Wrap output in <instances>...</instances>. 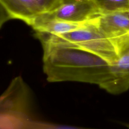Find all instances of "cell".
Instances as JSON below:
<instances>
[{
    "label": "cell",
    "mask_w": 129,
    "mask_h": 129,
    "mask_svg": "<svg viewBox=\"0 0 129 129\" xmlns=\"http://www.w3.org/2000/svg\"><path fill=\"white\" fill-rule=\"evenodd\" d=\"M110 79L101 88L113 94L121 93L129 88V49L110 64Z\"/></svg>",
    "instance_id": "5b68a950"
},
{
    "label": "cell",
    "mask_w": 129,
    "mask_h": 129,
    "mask_svg": "<svg viewBox=\"0 0 129 129\" xmlns=\"http://www.w3.org/2000/svg\"><path fill=\"white\" fill-rule=\"evenodd\" d=\"M101 15L93 0L70 3L60 5L53 9L36 17L32 24L51 20H58L82 23L90 21Z\"/></svg>",
    "instance_id": "3957f363"
},
{
    "label": "cell",
    "mask_w": 129,
    "mask_h": 129,
    "mask_svg": "<svg viewBox=\"0 0 129 129\" xmlns=\"http://www.w3.org/2000/svg\"><path fill=\"white\" fill-rule=\"evenodd\" d=\"M43 68L50 82L77 81L101 87L111 77L110 63L69 43L41 42Z\"/></svg>",
    "instance_id": "6da1fadb"
},
{
    "label": "cell",
    "mask_w": 129,
    "mask_h": 129,
    "mask_svg": "<svg viewBox=\"0 0 129 129\" xmlns=\"http://www.w3.org/2000/svg\"><path fill=\"white\" fill-rule=\"evenodd\" d=\"M93 21L119 56L129 49V19L122 12L101 14Z\"/></svg>",
    "instance_id": "277c9868"
},
{
    "label": "cell",
    "mask_w": 129,
    "mask_h": 129,
    "mask_svg": "<svg viewBox=\"0 0 129 129\" xmlns=\"http://www.w3.org/2000/svg\"><path fill=\"white\" fill-rule=\"evenodd\" d=\"M87 1V0H57L56 7H57V6H59L60 5L64 4L70 3L82 2V1Z\"/></svg>",
    "instance_id": "30bf717a"
},
{
    "label": "cell",
    "mask_w": 129,
    "mask_h": 129,
    "mask_svg": "<svg viewBox=\"0 0 129 129\" xmlns=\"http://www.w3.org/2000/svg\"><path fill=\"white\" fill-rule=\"evenodd\" d=\"M41 42L69 43L104 59L110 64L119 56L111 43L100 32L93 19L84 22L78 28L67 33L52 35L41 32H36Z\"/></svg>",
    "instance_id": "7a4b0ae2"
},
{
    "label": "cell",
    "mask_w": 129,
    "mask_h": 129,
    "mask_svg": "<svg viewBox=\"0 0 129 129\" xmlns=\"http://www.w3.org/2000/svg\"><path fill=\"white\" fill-rule=\"evenodd\" d=\"M11 19H12L11 15L0 3V28L6 22Z\"/></svg>",
    "instance_id": "9c48e42d"
},
{
    "label": "cell",
    "mask_w": 129,
    "mask_h": 129,
    "mask_svg": "<svg viewBox=\"0 0 129 129\" xmlns=\"http://www.w3.org/2000/svg\"><path fill=\"white\" fill-rule=\"evenodd\" d=\"M44 9L45 12L56 7L57 0H36Z\"/></svg>",
    "instance_id": "ba28073f"
},
{
    "label": "cell",
    "mask_w": 129,
    "mask_h": 129,
    "mask_svg": "<svg viewBox=\"0 0 129 129\" xmlns=\"http://www.w3.org/2000/svg\"><path fill=\"white\" fill-rule=\"evenodd\" d=\"M12 19H19L28 25L39 14L45 12L36 0H0Z\"/></svg>",
    "instance_id": "8992f818"
},
{
    "label": "cell",
    "mask_w": 129,
    "mask_h": 129,
    "mask_svg": "<svg viewBox=\"0 0 129 129\" xmlns=\"http://www.w3.org/2000/svg\"><path fill=\"white\" fill-rule=\"evenodd\" d=\"M101 14L121 12L129 8V0H93Z\"/></svg>",
    "instance_id": "52a82bcc"
},
{
    "label": "cell",
    "mask_w": 129,
    "mask_h": 129,
    "mask_svg": "<svg viewBox=\"0 0 129 129\" xmlns=\"http://www.w3.org/2000/svg\"><path fill=\"white\" fill-rule=\"evenodd\" d=\"M121 12L129 19V8Z\"/></svg>",
    "instance_id": "8fae6325"
}]
</instances>
